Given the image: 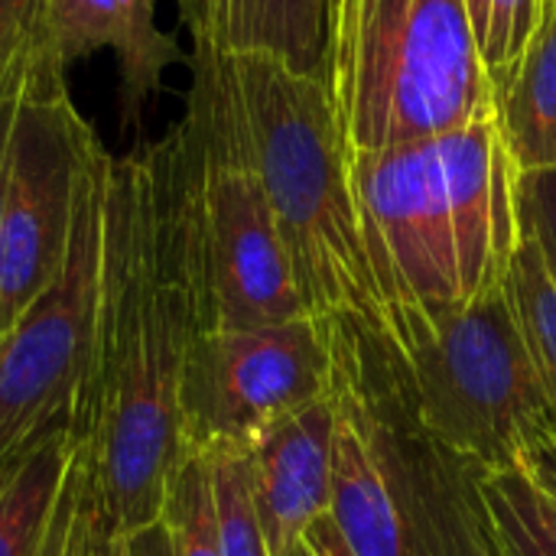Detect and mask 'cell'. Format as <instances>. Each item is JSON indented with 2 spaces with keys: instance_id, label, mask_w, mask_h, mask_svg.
<instances>
[{
  "instance_id": "cell-23",
  "label": "cell",
  "mask_w": 556,
  "mask_h": 556,
  "mask_svg": "<svg viewBox=\"0 0 556 556\" xmlns=\"http://www.w3.org/2000/svg\"><path fill=\"white\" fill-rule=\"evenodd\" d=\"M518 222L521 235H528L551 277L556 280V169L541 166V169H521L518 173Z\"/></svg>"
},
{
  "instance_id": "cell-1",
  "label": "cell",
  "mask_w": 556,
  "mask_h": 556,
  "mask_svg": "<svg viewBox=\"0 0 556 556\" xmlns=\"http://www.w3.org/2000/svg\"><path fill=\"white\" fill-rule=\"evenodd\" d=\"M208 329L202 147L182 114L160 140L108 160L94 336L65 420L94 456L121 534L163 518L169 476L186 456L182 362Z\"/></svg>"
},
{
  "instance_id": "cell-9",
  "label": "cell",
  "mask_w": 556,
  "mask_h": 556,
  "mask_svg": "<svg viewBox=\"0 0 556 556\" xmlns=\"http://www.w3.org/2000/svg\"><path fill=\"white\" fill-rule=\"evenodd\" d=\"M62 72L52 52L26 49L0 215V336L55 277L68 241L81 140L91 124L75 111Z\"/></svg>"
},
{
  "instance_id": "cell-12",
  "label": "cell",
  "mask_w": 556,
  "mask_h": 556,
  "mask_svg": "<svg viewBox=\"0 0 556 556\" xmlns=\"http://www.w3.org/2000/svg\"><path fill=\"white\" fill-rule=\"evenodd\" d=\"M336 407L323 397L244 450L251 505L270 556H290L309 525L332 505Z\"/></svg>"
},
{
  "instance_id": "cell-18",
  "label": "cell",
  "mask_w": 556,
  "mask_h": 556,
  "mask_svg": "<svg viewBox=\"0 0 556 556\" xmlns=\"http://www.w3.org/2000/svg\"><path fill=\"white\" fill-rule=\"evenodd\" d=\"M505 300L515 313L525 349L556 414V280L538 244L521 235L505 277Z\"/></svg>"
},
{
  "instance_id": "cell-29",
  "label": "cell",
  "mask_w": 556,
  "mask_h": 556,
  "mask_svg": "<svg viewBox=\"0 0 556 556\" xmlns=\"http://www.w3.org/2000/svg\"><path fill=\"white\" fill-rule=\"evenodd\" d=\"M466 7H469V16H472V29H476L479 49H482L485 29H489V10H492V0H466Z\"/></svg>"
},
{
  "instance_id": "cell-7",
  "label": "cell",
  "mask_w": 556,
  "mask_h": 556,
  "mask_svg": "<svg viewBox=\"0 0 556 556\" xmlns=\"http://www.w3.org/2000/svg\"><path fill=\"white\" fill-rule=\"evenodd\" d=\"M352 182L384 309L381 336L404 349L466 306L433 140L352 150Z\"/></svg>"
},
{
  "instance_id": "cell-8",
  "label": "cell",
  "mask_w": 556,
  "mask_h": 556,
  "mask_svg": "<svg viewBox=\"0 0 556 556\" xmlns=\"http://www.w3.org/2000/svg\"><path fill=\"white\" fill-rule=\"evenodd\" d=\"M329 323L300 316L261 329H208L179 378L182 453L248 450L290 414L329 397Z\"/></svg>"
},
{
  "instance_id": "cell-27",
  "label": "cell",
  "mask_w": 556,
  "mask_h": 556,
  "mask_svg": "<svg viewBox=\"0 0 556 556\" xmlns=\"http://www.w3.org/2000/svg\"><path fill=\"white\" fill-rule=\"evenodd\" d=\"M290 556H355L349 551L345 538L339 534L332 515H323L309 525V531L303 534V541L293 547Z\"/></svg>"
},
{
  "instance_id": "cell-16",
  "label": "cell",
  "mask_w": 556,
  "mask_h": 556,
  "mask_svg": "<svg viewBox=\"0 0 556 556\" xmlns=\"http://www.w3.org/2000/svg\"><path fill=\"white\" fill-rule=\"evenodd\" d=\"M39 556H121V531L108 508L94 456L88 443L72 430L59 495Z\"/></svg>"
},
{
  "instance_id": "cell-24",
  "label": "cell",
  "mask_w": 556,
  "mask_h": 556,
  "mask_svg": "<svg viewBox=\"0 0 556 556\" xmlns=\"http://www.w3.org/2000/svg\"><path fill=\"white\" fill-rule=\"evenodd\" d=\"M23 42L29 49H52L46 0H0V78Z\"/></svg>"
},
{
  "instance_id": "cell-26",
  "label": "cell",
  "mask_w": 556,
  "mask_h": 556,
  "mask_svg": "<svg viewBox=\"0 0 556 556\" xmlns=\"http://www.w3.org/2000/svg\"><path fill=\"white\" fill-rule=\"evenodd\" d=\"M121 556H176V541L166 518L121 534Z\"/></svg>"
},
{
  "instance_id": "cell-5",
  "label": "cell",
  "mask_w": 556,
  "mask_h": 556,
  "mask_svg": "<svg viewBox=\"0 0 556 556\" xmlns=\"http://www.w3.org/2000/svg\"><path fill=\"white\" fill-rule=\"evenodd\" d=\"M394 352L420 420L485 472L521 469L528 450L556 433L554 407L505 290L446 313Z\"/></svg>"
},
{
  "instance_id": "cell-4",
  "label": "cell",
  "mask_w": 556,
  "mask_h": 556,
  "mask_svg": "<svg viewBox=\"0 0 556 556\" xmlns=\"http://www.w3.org/2000/svg\"><path fill=\"white\" fill-rule=\"evenodd\" d=\"M332 91L352 150L437 140L495 117L466 0H342Z\"/></svg>"
},
{
  "instance_id": "cell-2",
  "label": "cell",
  "mask_w": 556,
  "mask_h": 556,
  "mask_svg": "<svg viewBox=\"0 0 556 556\" xmlns=\"http://www.w3.org/2000/svg\"><path fill=\"white\" fill-rule=\"evenodd\" d=\"M332 505L355 556H505L485 469L443 443L417 414L407 368L371 326L336 316Z\"/></svg>"
},
{
  "instance_id": "cell-22",
  "label": "cell",
  "mask_w": 556,
  "mask_h": 556,
  "mask_svg": "<svg viewBox=\"0 0 556 556\" xmlns=\"http://www.w3.org/2000/svg\"><path fill=\"white\" fill-rule=\"evenodd\" d=\"M544 3L547 0H492L489 29L482 39V59L489 65L492 85H502L531 46L544 16Z\"/></svg>"
},
{
  "instance_id": "cell-28",
  "label": "cell",
  "mask_w": 556,
  "mask_h": 556,
  "mask_svg": "<svg viewBox=\"0 0 556 556\" xmlns=\"http://www.w3.org/2000/svg\"><path fill=\"white\" fill-rule=\"evenodd\" d=\"M521 472L556 502V433L528 450V456L521 459Z\"/></svg>"
},
{
  "instance_id": "cell-15",
  "label": "cell",
  "mask_w": 556,
  "mask_h": 556,
  "mask_svg": "<svg viewBox=\"0 0 556 556\" xmlns=\"http://www.w3.org/2000/svg\"><path fill=\"white\" fill-rule=\"evenodd\" d=\"M495 117L518 173L556 169V0L544 3L531 46L495 85Z\"/></svg>"
},
{
  "instance_id": "cell-10",
  "label": "cell",
  "mask_w": 556,
  "mask_h": 556,
  "mask_svg": "<svg viewBox=\"0 0 556 556\" xmlns=\"http://www.w3.org/2000/svg\"><path fill=\"white\" fill-rule=\"evenodd\" d=\"M186 114L202 147L205 267L215 329H261L309 316L264 186L212 91L195 75Z\"/></svg>"
},
{
  "instance_id": "cell-25",
  "label": "cell",
  "mask_w": 556,
  "mask_h": 556,
  "mask_svg": "<svg viewBox=\"0 0 556 556\" xmlns=\"http://www.w3.org/2000/svg\"><path fill=\"white\" fill-rule=\"evenodd\" d=\"M23 85H26V49L20 46V52L13 55V62L7 65L0 78V215H3V195H7L10 137H13V121H16V108L23 98Z\"/></svg>"
},
{
  "instance_id": "cell-20",
  "label": "cell",
  "mask_w": 556,
  "mask_h": 556,
  "mask_svg": "<svg viewBox=\"0 0 556 556\" xmlns=\"http://www.w3.org/2000/svg\"><path fill=\"white\" fill-rule=\"evenodd\" d=\"M163 518L173 531L176 556H222L212 469L202 453H186L169 476Z\"/></svg>"
},
{
  "instance_id": "cell-11",
  "label": "cell",
  "mask_w": 556,
  "mask_h": 556,
  "mask_svg": "<svg viewBox=\"0 0 556 556\" xmlns=\"http://www.w3.org/2000/svg\"><path fill=\"white\" fill-rule=\"evenodd\" d=\"M433 150L453 215L463 303H472L505 290L521 241L518 166L502 140L498 117L437 137Z\"/></svg>"
},
{
  "instance_id": "cell-3",
  "label": "cell",
  "mask_w": 556,
  "mask_h": 556,
  "mask_svg": "<svg viewBox=\"0 0 556 556\" xmlns=\"http://www.w3.org/2000/svg\"><path fill=\"white\" fill-rule=\"evenodd\" d=\"M238 147L251 160L309 316L384 329V309L352 182V143L329 81L267 52H192Z\"/></svg>"
},
{
  "instance_id": "cell-6",
  "label": "cell",
  "mask_w": 556,
  "mask_h": 556,
  "mask_svg": "<svg viewBox=\"0 0 556 556\" xmlns=\"http://www.w3.org/2000/svg\"><path fill=\"white\" fill-rule=\"evenodd\" d=\"M111 153L88 127L62 264L0 336V472L55 433L78 397L101 287V218Z\"/></svg>"
},
{
  "instance_id": "cell-17",
  "label": "cell",
  "mask_w": 556,
  "mask_h": 556,
  "mask_svg": "<svg viewBox=\"0 0 556 556\" xmlns=\"http://www.w3.org/2000/svg\"><path fill=\"white\" fill-rule=\"evenodd\" d=\"M68 453L65 424L0 472V556H39Z\"/></svg>"
},
{
  "instance_id": "cell-13",
  "label": "cell",
  "mask_w": 556,
  "mask_h": 556,
  "mask_svg": "<svg viewBox=\"0 0 556 556\" xmlns=\"http://www.w3.org/2000/svg\"><path fill=\"white\" fill-rule=\"evenodd\" d=\"M192 52H267L332 85L342 0H176Z\"/></svg>"
},
{
  "instance_id": "cell-14",
  "label": "cell",
  "mask_w": 556,
  "mask_h": 556,
  "mask_svg": "<svg viewBox=\"0 0 556 556\" xmlns=\"http://www.w3.org/2000/svg\"><path fill=\"white\" fill-rule=\"evenodd\" d=\"M46 29L62 65L111 49L121 68V121L140 124V108L160 91L163 72L182 62L173 36L156 26V0H46Z\"/></svg>"
},
{
  "instance_id": "cell-19",
  "label": "cell",
  "mask_w": 556,
  "mask_h": 556,
  "mask_svg": "<svg viewBox=\"0 0 556 556\" xmlns=\"http://www.w3.org/2000/svg\"><path fill=\"white\" fill-rule=\"evenodd\" d=\"M482 495L489 502L502 554L556 556V502L521 469L485 472Z\"/></svg>"
},
{
  "instance_id": "cell-21",
  "label": "cell",
  "mask_w": 556,
  "mask_h": 556,
  "mask_svg": "<svg viewBox=\"0 0 556 556\" xmlns=\"http://www.w3.org/2000/svg\"><path fill=\"white\" fill-rule=\"evenodd\" d=\"M202 456L212 469L222 556H270L251 505L244 450H208Z\"/></svg>"
}]
</instances>
